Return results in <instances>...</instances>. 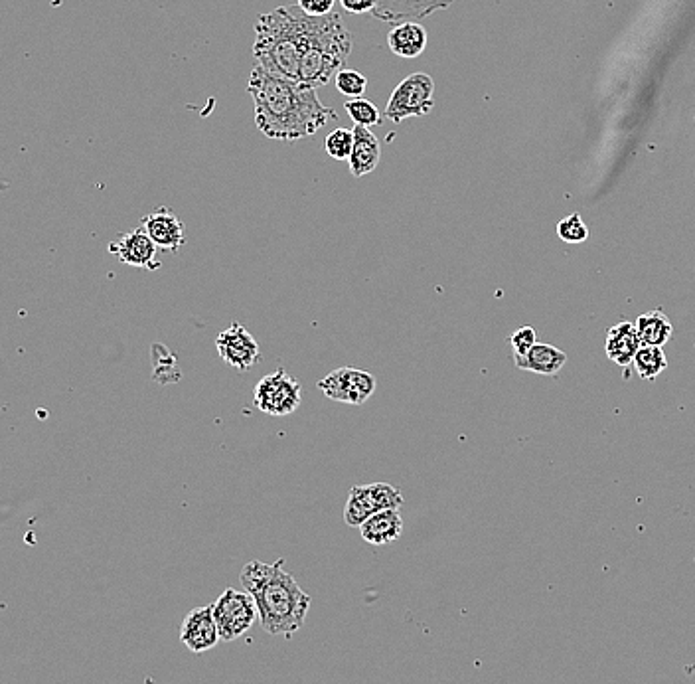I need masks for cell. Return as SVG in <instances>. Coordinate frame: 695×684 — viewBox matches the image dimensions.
Returning a JSON list of instances; mask_svg holds the SVG:
<instances>
[{
	"instance_id": "5bb4252c",
	"label": "cell",
	"mask_w": 695,
	"mask_h": 684,
	"mask_svg": "<svg viewBox=\"0 0 695 684\" xmlns=\"http://www.w3.org/2000/svg\"><path fill=\"white\" fill-rule=\"evenodd\" d=\"M453 2L455 0H378V8L372 16L389 24H399L403 20L427 18Z\"/></svg>"
},
{
	"instance_id": "484cf974",
	"label": "cell",
	"mask_w": 695,
	"mask_h": 684,
	"mask_svg": "<svg viewBox=\"0 0 695 684\" xmlns=\"http://www.w3.org/2000/svg\"><path fill=\"white\" fill-rule=\"evenodd\" d=\"M510 344H512V350H514V358H522L538 344V333H536L534 327H528V325L520 327L510 337Z\"/></svg>"
},
{
	"instance_id": "4fadbf2b",
	"label": "cell",
	"mask_w": 695,
	"mask_h": 684,
	"mask_svg": "<svg viewBox=\"0 0 695 684\" xmlns=\"http://www.w3.org/2000/svg\"><path fill=\"white\" fill-rule=\"evenodd\" d=\"M109 252L131 267H145V269L160 267V263L156 261V244L143 228L123 234L117 242L109 244Z\"/></svg>"
},
{
	"instance_id": "52a82bcc",
	"label": "cell",
	"mask_w": 695,
	"mask_h": 684,
	"mask_svg": "<svg viewBox=\"0 0 695 684\" xmlns=\"http://www.w3.org/2000/svg\"><path fill=\"white\" fill-rule=\"evenodd\" d=\"M212 607L220 641L228 643L243 637L259 617L255 599L245 590L228 588L216 603H212Z\"/></svg>"
},
{
	"instance_id": "30bf717a",
	"label": "cell",
	"mask_w": 695,
	"mask_h": 684,
	"mask_svg": "<svg viewBox=\"0 0 695 684\" xmlns=\"http://www.w3.org/2000/svg\"><path fill=\"white\" fill-rule=\"evenodd\" d=\"M220 358L239 372L253 368L261 358V348L253 335L239 323H232L216 337Z\"/></svg>"
},
{
	"instance_id": "ffe728a7",
	"label": "cell",
	"mask_w": 695,
	"mask_h": 684,
	"mask_svg": "<svg viewBox=\"0 0 695 684\" xmlns=\"http://www.w3.org/2000/svg\"><path fill=\"white\" fill-rule=\"evenodd\" d=\"M636 333L642 346H664L672 337V323L662 311L640 315L636 321Z\"/></svg>"
},
{
	"instance_id": "5b68a950",
	"label": "cell",
	"mask_w": 695,
	"mask_h": 684,
	"mask_svg": "<svg viewBox=\"0 0 695 684\" xmlns=\"http://www.w3.org/2000/svg\"><path fill=\"white\" fill-rule=\"evenodd\" d=\"M435 107V82L429 74L415 72L393 89L387 101L386 117L399 125L409 117H425Z\"/></svg>"
},
{
	"instance_id": "9a60e30c",
	"label": "cell",
	"mask_w": 695,
	"mask_h": 684,
	"mask_svg": "<svg viewBox=\"0 0 695 684\" xmlns=\"http://www.w3.org/2000/svg\"><path fill=\"white\" fill-rule=\"evenodd\" d=\"M352 133H354V149L348 159V167L352 176L362 178L378 169L382 161V145H380V139L368 127L354 125Z\"/></svg>"
},
{
	"instance_id": "ac0fdd59",
	"label": "cell",
	"mask_w": 695,
	"mask_h": 684,
	"mask_svg": "<svg viewBox=\"0 0 695 684\" xmlns=\"http://www.w3.org/2000/svg\"><path fill=\"white\" fill-rule=\"evenodd\" d=\"M565 362H567V354L555 348L553 344H545V342H538L526 356L516 358L518 368L543 374V376H555Z\"/></svg>"
},
{
	"instance_id": "44dd1931",
	"label": "cell",
	"mask_w": 695,
	"mask_h": 684,
	"mask_svg": "<svg viewBox=\"0 0 695 684\" xmlns=\"http://www.w3.org/2000/svg\"><path fill=\"white\" fill-rule=\"evenodd\" d=\"M632 362L636 366V372L644 380H652V378L660 376L668 366L666 354L660 346H640V350L636 352Z\"/></svg>"
},
{
	"instance_id": "d4e9b609",
	"label": "cell",
	"mask_w": 695,
	"mask_h": 684,
	"mask_svg": "<svg viewBox=\"0 0 695 684\" xmlns=\"http://www.w3.org/2000/svg\"><path fill=\"white\" fill-rule=\"evenodd\" d=\"M557 236L567 244H581L589 238V230L579 214H571L557 224Z\"/></svg>"
},
{
	"instance_id": "603a6c76",
	"label": "cell",
	"mask_w": 695,
	"mask_h": 684,
	"mask_svg": "<svg viewBox=\"0 0 695 684\" xmlns=\"http://www.w3.org/2000/svg\"><path fill=\"white\" fill-rule=\"evenodd\" d=\"M354 149V133L350 129L338 127L324 139V151L334 161H348Z\"/></svg>"
},
{
	"instance_id": "7a4b0ae2",
	"label": "cell",
	"mask_w": 695,
	"mask_h": 684,
	"mask_svg": "<svg viewBox=\"0 0 695 684\" xmlns=\"http://www.w3.org/2000/svg\"><path fill=\"white\" fill-rule=\"evenodd\" d=\"M318 16H309L299 4L279 6L259 14L255 22L253 56L257 66L275 78L297 84L301 60L316 30Z\"/></svg>"
},
{
	"instance_id": "83f0119b",
	"label": "cell",
	"mask_w": 695,
	"mask_h": 684,
	"mask_svg": "<svg viewBox=\"0 0 695 684\" xmlns=\"http://www.w3.org/2000/svg\"><path fill=\"white\" fill-rule=\"evenodd\" d=\"M342 8L350 14H374L378 0H340Z\"/></svg>"
},
{
	"instance_id": "9c48e42d",
	"label": "cell",
	"mask_w": 695,
	"mask_h": 684,
	"mask_svg": "<svg viewBox=\"0 0 695 684\" xmlns=\"http://www.w3.org/2000/svg\"><path fill=\"white\" fill-rule=\"evenodd\" d=\"M318 390L334 402L348 406L366 404L376 392V378L366 370H358L352 366H342L326 374L318 380Z\"/></svg>"
},
{
	"instance_id": "d6986e66",
	"label": "cell",
	"mask_w": 695,
	"mask_h": 684,
	"mask_svg": "<svg viewBox=\"0 0 695 684\" xmlns=\"http://www.w3.org/2000/svg\"><path fill=\"white\" fill-rule=\"evenodd\" d=\"M640 339L636 333V325L632 323H618L611 327L607 337V354L618 366L632 364L636 352L640 350Z\"/></svg>"
},
{
	"instance_id": "2e32d148",
	"label": "cell",
	"mask_w": 695,
	"mask_h": 684,
	"mask_svg": "<svg viewBox=\"0 0 695 684\" xmlns=\"http://www.w3.org/2000/svg\"><path fill=\"white\" fill-rule=\"evenodd\" d=\"M387 46L399 58H419L427 48V30L419 22L403 20L399 24H393V28L389 30Z\"/></svg>"
},
{
	"instance_id": "7c38bea8",
	"label": "cell",
	"mask_w": 695,
	"mask_h": 684,
	"mask_svg": "<svg viewBox=\"0 0 695 684\" xmlns=\"http://www.w3.org/2000/svg\"><path fill=\"white\" fill-rule=\"evenodd\" d=\"M149 238L156 244V248H162L166 252L178 254L180 248L186 244V234H184V224L176 216L172 208H158L155 212L147 214L143 218L141 226Z\"/></svg>"
},
{
	"instance_id": "e0dca14e",
	"label": "cell",
	"mask_w": 695,
	"mask_h": 684,
	"mask_svg": "<svg viewBox=\"0 0 695 684\" xmlns=\"http://www.w3.org/2000/svg\"><path fill=\"white\" fill-rule=\"evenodd\" d=\"M403 532V518L399 509H389L370 516L362 526L360 534L362 538L372 546H384L393 540H397Z\"/></svg>"
},
{
	"instance_id": "cb8c5ba5",
	"label": "cell",
	"mask_w": 695,
	"mask_h": 684,
	"mask_svg": "<svg viewBox=\"0 0 695 684\" xmlns=\"http://www.w3.org/2000/svg\"><path fill=\"white\" fill-rule=\"evenodd\" d=\"M334 82H336V89H338L342 95L350 97V99L362 97L364 91H366V87H368V78H366L364 74H360V72H356V70H348V68L340 70V72L336 74Z\"/></svg>"
},
{
	"instance_id": "6da1fadb",
	"label": "cell",
	"mask_w": 695,
	"mask_h": 684,
	"mask_svg": "<svg viewBox=\"0 0 695 684\" xmlns=\"http://www.w3.org/2000/svg\"><path fill=\"white\" fill-rule=\"evenodd\" d=\"M247 91L255 105V125L267 139H307L336 119V111L320 101L316 89L275 78L261 66L251 70Z\"/></svg>"
},
{
	"instance_id": "8fae6325",
	"label": "cell",
	"mask_w": 695,
	"mask_h": 684,
	"mask_svg": "<svg viewBox=\"0 0 695 684\" xmlns=\"http://www.w3.org/2000/svg\"><path fill=\"white\" fill-rule=\"evenodd\" d=\"M180 641L192 653H206L220 643L218 625L214 619V607H194L182 621Z\"/></svg>"
},
{
	"instance_id": "ba28073f",
	"label": "cell",
	"mask_w": 695,
	"mask_h": 684,
	"mask_svg": "<svg viewBox=\"0 0 695 684\" xmlns=\"http://www.w3.org/2000/svg\"><path fill=\"white\" fill-rule=\"evenodd\" d=\"M401 505L403 495L389 483L354 485L344 507V520L348 526L360 528L370 516L380 511L401 509Z\"/></svg>"
},
{
	"instance_id": "7402d4cb",
	"label": "cell",
	"mask_w": 695,
	"mask_h": 684,
	"mask_svg": "<svg viewBox=\"0 0 695 684\" xmlns=\"http://www.w3.org/2000/svg\"><path fill=\"white\" fill-rule=\"evenodd\" d=\"M344 109L346 113L350 115V119L354 121V125L358 127H374V125H382V115L378 111V107L364 99V97H358V99H348L344 103Z\"/></svg>"
},
{
	"instance_id": "277c9868",
	"label": "cell",
	"mask_w": 695,
	"mask_h": 684,
	"mask_svg": "<svg viewBox=\"0 0 695 684\" xmlns=\"http://www.w3.org/2000/svg\"><path fill=\"white\" fill-rule=\"evenodd\" d=\"M352 46L354 36L338 12L318 16L316 30L301 60L297 84L312 89L328 86L330 80L346 68Z\"/></svg>"
},
{
	"instance_id": "4316f807",
	"label": "cell",
	"mask_w": 695,
	"mask_h": 684,
	"mask_svg": "<svg viewBox=\"0 0 695 684\" xmlns=\"http://www.w3.org/2000/svg\"><path fill=\"white\" fill-rule=\"evenodd\" d=\"M297 4L309 16H326L334 8V0H297Z\"/></svg>"
},
{
	"instance_id": "8992f818",
	"label": "cell",
	"mask_w": 695,
	"mask_h": 684,
	"mask_svg": "<svg viewBox=\"0 0 695 684\" xmlns=\"http://www.w3.org/2000/svg\"><path fill=\"white\" fill-rule=\"evenodd\" d=\"M303 400V388L297 378L287 374L285 368H279L263 376L253 392V402L259 412L267 416H291L299 410Z\"/></svg>"
},
{
	"instance_id": "3957f363",
	"label": "cell",
	"mask_w": 695,
	"mask_h": 684,
	"mask_svg": "<svg viewBox=\"0 0 695 684\" xmlns=\"http://www.w3.org/2000/svg\"><path fill=\"white\" fill-rule=\"evenodd\" d=\"M281 564L283 560L273 564L253 560L243 566L239 584L255 599L263 629L269 635L289 637L303 627L312 599Z\"/></svg>"
}]
</instances>
